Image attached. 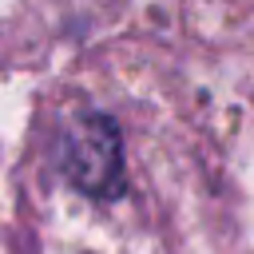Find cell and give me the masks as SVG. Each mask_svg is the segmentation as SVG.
<instances>
[{
    "label": "cell",
    "mask_w": 254,
    "mask_h": 254,
    "mask_svg": "<svg viewBox=\"0 0 254 254\" xmlns=\"http://www.w3.org/2000/svg\"><path fill=\"white\" fill-rule=\"evenodd\" d=\"M60 167L71 187L91 198H115L123 190V143L115 119L103 111H79L64 123Z\"/></svg>",
    "instance_id": "6da1fadb"
}]
</instances>
